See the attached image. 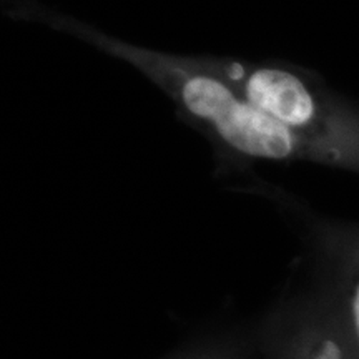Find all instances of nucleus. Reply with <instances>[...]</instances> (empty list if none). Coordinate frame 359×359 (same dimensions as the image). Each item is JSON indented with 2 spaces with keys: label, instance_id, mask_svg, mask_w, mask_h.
Segmentation results:
<instances>
[{
  "label": "nucleus",
  "instance_id": "obj_5",
  "mask_svg": "<svg viewBox=\"0 0 359 359\" xmlns=\"http://www.w3.org/2000/svg\"><path fill=\"white\" fill-rule=\"evenodd\" d=\"M235 356H228L222 351H203V353H195L188 354V356H180L175 359H233Z\"/></svg>",
  "mask_w": 359,
  "mask_h": 359
},
{
  "label": "nucleus",
  "instance_id": "obj_2",
  "mask_svg": "<svg viewBox=\"0 0 359 359\" xmlns=\"http://www.w3.org/2000/svg\"><path fill=\"white\" fill-rule=\"evenodd\" d=\"M205 62L251 105L306 143L318 163L359 173V105L320 75L286 62L228 57Z\"/></svg>",
  "mask_w": 359,
  "mask_h": 359
},
{
  "label": "nucleus",
  "instance_id": "obj_4",
  "mask_svg": "<svg viewBox=\"0 0 359 359\" xmlns=\"http://www.w3.org/2000/svg\"><path fill=\"white\" fill-rule=\"evenodd\" d=\"M311 280L359 351V223L309 222Z\"/></svg>",
  "mask_w": 359,
  "mask_h": 359
},
{
  "label": "nucleus",
  "instance_id": "obj_3",
  "mask_svg": "<svg viewBox=\"0 0 359 359\" xmlns=\"http://www.w3.org/2000/svg\"><path fill=\"white\" fill-rule=\"evenodd\" d=\"M266 359H359V351L333 306L309 283L271 320Z\"/></svg>",
  "mask_w": 359,
  "mask_h": 359
},
{
  "label": "nucleus",
  "instance_id": "obj_1",
  "mask_svg": "<svg viewBox=\"0 0 359 359\" xmlns=\"http://www.w3.org/2000/svg\"><path fill=\"white\" fill-rule=\"evenodd\" d=\"M97 48L140 70L163 90L182 115L203 128L213 142L245 158L311 161L306 143L246 100L205 62L118 42L105 35L83 32Z\"/></svg>",
  "mask_w": 359,
  "mask_h": 359
}]
</instances>
